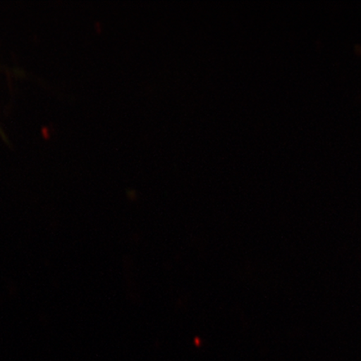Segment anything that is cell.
<instances>
[{
	"mask_svg": "<svg viewBox=\"0 0 361 361\" xmlns=\"http://www.w3.org/2000/svg\"><path fill=\"white\" fill-rule=\"evenodd\" d=\"M356 49H357V51L361 53V47H356Z\"/></svg>",
	"mask_w": 361,
	"mask_h": 361,
	"instance_id": "6da1fadb",
	"label": "cell"
}]
</instances>
